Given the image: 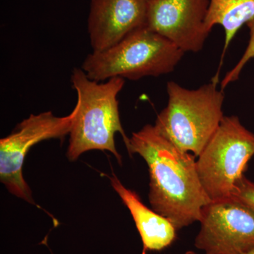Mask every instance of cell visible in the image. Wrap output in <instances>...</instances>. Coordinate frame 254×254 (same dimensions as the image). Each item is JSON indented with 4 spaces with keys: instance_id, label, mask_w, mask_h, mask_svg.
Returning a JSON list of instances; mask_svg holds the SVG:
<instances>
[{
    "instance_id": "obj_1",
    "label": "cell",
    "mask_w": 254,
    "mask_h": 254,
    "mask_svg": "<svg viewBox=\"0 0 254 254\" xmlns=\"http://www.w3.org/2000/svg\"><path fill=\"white\" fill-rule=\"evenodd\" d=\"M127 150L148 165V198L153 210L177 230L200 222L202 210L211 200L200 181L193 153L179 149L151 125L132 133Z\"/></svg>"
},
{
    "instance_id": "obj_2",
    "label": "cell",
    "mask_w": 254,
    "mask_h": 254,
    "mask_svg": "<svg viewBox=\"0 0 254 254\" xmlns=\"http://www.w3.org/2000/svg\"><path fill=\"white\" fill-rule=\"evenodd\" d=\"M77 93L78 112L69 133L66 156L74 161L85 152L108 150L122 165L115 145V133L123 136L127 148L130 138L124 131L119 113L118 95L125 86V78L114 77L105 83L93 81L81 68H73L71 76Z\"/></svg>"
},
{
    "instance_id": "obj_3",
    "label": "cell",
    "mask_w": 254,
    "mask_h": 254,
    "mask_svg": "<svg viewBox=\"0 0 254 254\" xmlns=\"http://www.w3.org/2000/svg\"><path fill=\"white\" fill-rule=\"evenodd\" d=\"M219 78L197 89L175 81L167 83L168 105L158 115L155 127L177 148L198 157L223 119L225 93Z\"/></svg>"
},
{
    "instance_id": "obj_4",
    "label": "cell",
    "mask_w": 254,
    "mask_h": 254,
    "mask_svg": "<svg viewBox=\"0 0 254 254\" xmlns=\"http://www.w3.org/2000/svg\"><path fill=\"white\" fill-rule=\"evenodd\" d=\"M185 52L144 26L108 49L93 52L81 69L90 79L103 81L114 77L138 80L173 72Z\"/></svg>"
},
{
    "instance_id": "obj_5",
    "label": "cell",
    "mask_w": 254,
    "mask_h": 254,
    "mask_svg": "<svg viewBox=\"0 0 254 254\" xmlns=\"http://www.w3.org/2000/svg\"><path fill=\"white\" fill-rule=\"evenodd\" d=\"M254 155V133L237 116L224 117L196 160L197 172L208 198L231 197Z\"/></svg>"
},
{
    "instance_id": "obj_6",
    "label": "cell",
    "mask_w": 254,
    "mask_h": 254,
    "mask_svg": "<svg viewBox=\"0 0 254 254\" xmlns=\"http://www.w3.org/2000/svg\"><path fill=\"white\" fill-rule=\"evenodd\" d=\"M56 117L52 112L31 115L11 134L0 140V180L10 193L34 204L32 191L23 177L26 155L32 146L51 138H63L71 131L78 112Z\"/></svg>"
},
{
    "instance_id": "obj_7",
    "label": "cell",
    "mask_w": 254,
    "mask_h": 254,
    "mask_svg": "<svg viewBox=\"0 0 254 254\" xmlns=\"http://www.w3.org/2000/svg\"><path fill=\"white\" fill-rule=\"evenodd\" d=\"M194 245L205 254H245L254 249V208L229 197L202 210Z\"/></svg>"
},
{
    "instance_id": "obj_8",
    "label": "cell",
    "mask_w": 254,
    "mask_h": 254,
    "mask_svg": "<svg viewBox=\"0 0 254 254\" xmlns=\"http://www.w3.org/2000/svg\"><path fill=\"white\" fill-rule=\"evenodd\" d=\"M208 5L209 0H148L146 26L185 53H198L210 33Z\"/></svg>"
},
{
    "instance_id": "obj_9",
    "label": "cell",
    "mask_w": 254,
    "mask_h": 254,
    "mask_svg": "<svg viewBox=\"0 0 254 254\" xmlns=\"http://www.w3.org/2000/svg\"><path fill=\"white\" fill-rule=\"evenodd\" d=\"M148 0H92L88 31L93 52L103 51L146 26Z\"/></svg>"
},
{
    "instance_id": "obj_10",
    "label": "cell",
    "mask_w": 254,
    "mask_h": 254,
    "mask_svg": "<svg viewBox=\"0 0 254 254\" xmlns=\"http://www.w3.org/2000/svg\"><path fill=\"white\" fill-rule=\"evenodd\" d=\"M110 180L133 219L143 243L142 254L170 247L177 237V229L173 222L143 204L136 192L124 186L116 175L113 174Z\"/></svg>"
},
{
    "instance_id": "obj_11",
    "label": "cell",
    "mask_w": 254,
    "mask_h": 254,
    "mask_svg": "<svg viewBox=\"0 0 254 254\" xmlns=\"http://www.w3.org/2000/svg\"><path fill=\"white\" fill-rule=\"evenodd\" d=\"M254 18V0H209L208 12L205 25L209 32L216 25H220L225 31V43L222 50L218 72L227 48L237 32L245 24Z\"/></svg>"
},
{
    "instance_id": "obj_12",
    "label": "cell",
    "mask_w": 254,
    "mask_h": 254,
    "mask_svg": "<svg viewBox=\"0 0 254 254\" xmlns=\"http://www.w3.org/2000/svg\"><path fill=\"white\" fill-rule=\"evenodd\" d=\"M247 26L250 28V38L248 46L246 49L245 53L242 55V58L238 63L227 73L225 77L220 83V88L224 91L225 88L232 82L236 81L240 77L242 69L251 60L254 58V18L247 23Z\"/></svg>"
},
{
    "instance_id": "obj_13",
    "label": "cell",
    "mask_w": 254,
    "mask_h": 254,
    "mask_svg": "<svg viewBox=\"0 0 254 254\" xmlns=\"http://www.w3.org/2000/svg\"><path fill=\"white\" fill-rule=\"evenodd\" d=\"M231 197L254 208V183L244 175L235 185Z\"/></svg>"
},
{
    "instance_id": "obj_14",
    "label": "cell",
    "mask_w": 254,
    "mask_h": 254,
    "mask_svg": "<svg viewBox=\"0 0 254 254\" xmlns=\"http://www.w3.org/2000/svg\"><path fill=\"white\" fill-rule=\"evenodd\" d=\"M182 254H197L195 252H192V251H188V252H185V253Z\"/></svg>"
},
{
    "instance_id": "obj_15",
    "label": "cell",
    "mask_w": 254,
    "mask_h": 254,
    "mask_svg": "<svg viewBox=\"0 0 254 254\" xmlns=\"http://www.w3.org/2000/svg\"><path fill=\"white\" fill-rule=\"evenodd\" d=\"M245 254H254V249H253V250L250 251V252H247V253Z\"/></svg>"
}]
</instances>
